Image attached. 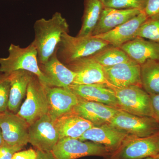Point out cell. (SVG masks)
<instances>
[{"mask_svg":"<svg viewBox=\"0 0 159 159\" xmlns=\"http://www.w3.org/2000/svg\"><path fill=\"white\" fill-rule=\"evenodd\" d=\"M150 97L153 112V118L159 123V94L151 95Z\"/></svg>","mask_w":159,"mask_h":159,"instance_id":"32","label":"cell"},{"mask_svg":"<svg viewBox=\"0 0 159 159\" xmlns=\"http://www.w3.org/2000/svg\"><path fill=\"white\" fill-rule=\"evenodd\" d=\"M9 55L0 58V73L9 74L14 71H29L34 74L44 85L51 87L50 81L40 70L36 48L33 43L26 48L11 44Z\"/></svg>","mask_w":159,"mask_h":159,"instance_id":"2","label":"cell"},{"mask_svg":"<svg viewBox=\"0 0 159 159\" xmlns=\"http://www.w3.org/2000/svg\"><path fill=\"white\" fill-rule=\"evenodd\" d=\"M137 37L159 43V15L148 18L139 28Z\"/></svg>","mask_w":159,"mask_h":159,"instance_id":"26","label":"cell"},{"mask_svg":"<svg viewBox=\"0 0 159 159\" xmlns=\"http://www.w3.org/2000/svg\"><path fill=\"white\" fill-rule=\"evenodd\" d=\"M34 38L39 64L45 63L54 54L63 33L68 32L69 25L60 12H56L48 20L41 18L34 25Z\"/></svg>","mask_w":159,"mask_h":159,"instance_id":"1","label":"cell"},{"mask_svg":"<svg viewBox=\"0 0 159 159\" xmlns=\"http://www.w3.org/2000/svg\"><path fill=\"white\" fill-rule=\"evenodd\" d=\"M110 86L116 95L119 109L139 116L153 117L150 96L142 87L136 85L124 88Z\"/></svg>","mask_w":159,"mask_h":159,"instance_id":"5","label":"cell"},{"mask_svg":"<svg viewBox=\"0 0 159 159\" xmlns=\"http://www.w3.org/2000/svg\"><path fill=\"white\" fill-rule=\"evenodd\" d=\"M110 45L108 43L95 36L74 37L65 32L62 34L56 49L57 57L64 64H68L93 56Z\"/></svg>","mask_w":159,"mask_h":159,"instance_id":"3","label":"cell"},{"mask_svg":"<svg viewBox=\"0 0 159 159\" xmlns=\"http://www.w3.org/2000/svg\"><path fill=\"white\" fill-rule=\"evenodd\" d=\"M47 86L35 75L29 82L25 100L16 113L29 125L48 113Z\"/></svg>","mask_w":159,"mask_h":159,"instance_id":"4","label":"cell"},{"mask_svg":"<svg viewBox=\"0 0 159 159\" xmlns=\"http://www.w3.org/2000/svg\"><path fill=\"white\" fill-rule=\"evenodd\" d=\"M147 0H104L103 7L118 9H139L144 11Z\"/></svg>","mask_w":159,"mask_h":159,"instance_id":"27","label":"cell"},{"mask_svg":"<svg viewBox=\"0 0 159 159\" xmlns=\"http://www.w3.org/2000/svg\"><path fill=\"white\" fill-rule=\"evenodd\" d=\"M129 135L125 131L109 123L89 129L78 139L81 141H91L103 145L111 155L119 148Z\"/></svg>","mask_w":159,"mask_h":159,"instance_id":"11","label":"cell"},{"mask_svg":"<svg viewBox=\"0 0 159 159\" xmlns=\"http://www.w3.org/2000/svg\"><path fill=\"white\" fill-rule=\"evenodd\" d=\"M48 103V115L55 121L60 117L71 112L79 101L77 95L68 88L46 87Z\"/></svg>","mask_w":159,"mask_h":159,"instance_id":"14","label":"cell"},{"mask_svg":"<svg viewBox=\"0 0 159 159\" xmlns=\"http://www.w3.org/2000/svg\"><path fill=\"white\" fill-rule=\"evenodd\" d=\"M59 139L54 121L48 114L29 125V142L38 150L52 151Z\"/></svg>","mask_w":159,"mask_h":159,"instance_id":"9","label":"cell"},{"mask_svg":"<svg viewBox=\"0 0 159 159\" xmlns=\"http://www.w3.org/2000/svg\"><path fill=\"white\" fill-rule=\"evenodd\" d=\"M92 56L103 67L111 66L132 60L120 48L111 45Z\"/></svg>","mask_w":159,"mask_h":159,"instance_id":"25","label":"cell"},{"mask_svg":"<svg viewBox=\"0 0 159 159\" xmlns=\"http://www.w3.org/2000/svg\"><path fill=\"white\" fill-rule=\"evenodd\" d=\"M99 1H100V2H102H102H103V1H104V0H99Z\"/></svg>","mask_w":159,"mask_h":159,"instance_id":"37","label":"cell"},{"mask_svg":"<svg viewBox=\"0 0 159 159\" xmlns=\"http://www.w3.org/2000/svg\"><path fill=\"white\" fill-rule=\"evenodd\" d=\"M37 157L36 159H57L52 152H45L36 149Z\"/></svg>","mask_w":159,"mask_h":159,"instance_id":"33","label":"cell"},{"mask_svg":"<svg viewBox=\"0 0 159 159\" xmlns=\"http://www.w3.org/2000/svg\"><path fill=\"white\" fill-rule=\"evenodd\" d=\"M54 124L59 139H79L86 131L94 126L88 120L72 111L60 117L54 121Z\"/></svg>","mask_w":159,"mask_h":159,"instance_id":"21","label":"cell"},{"mask_svg":"<svg viewBox=\"0 0 159 159\" xmlns=\"http://www.w3.org/2000/svg\"><path fill=\"white\" fill-rule=\"evenodd\" d=\"M29 126L25 119L8 110L0 113V129L7 145L22 147L27 145Z\"/></svg>","mask_w":159,"mask_h":159,"instance_id":"10","label":"cell"},{"mask_svg":"<svg viewBox=\"0 0 159 159\" xmlns=\"http://www.w3.org/2000/svg\"><path fill=\"white\" fill-rule=\"evenodd\" d=\"M153 159H159V155L153 158Z\"/></svg>","mask_w":159,"mask_h":159,"instance_id":"36","label":"cell"},{"mask_svg":"<svg viewBox=\"0 0 159 159\" xmlns=\"http://www.w3.org/2000/svg\"><path fill=\"white\" fill-rule=\"evenodd\" d=\"M147 19L145 12L142 11L135 17L113 30L95 36L105 41L111 45L120 48L124 44L137 38L139 28Z\"/></svg>","mask_w":159,"mask_h":159,"instance_id":"17","label":"cell"},{"mask_svg":"<svg viewBox=\"0 0 159 159\" xmlns=\"http://www.w3.org/2000/svg\"><path fill=\"white\" fill-rule=\"evenodd\" d=\"M121 110L100 102L79 99L72 112L88 120L94 126L109 124Z\"/></svg>","mask_w":159,"mask_h":159,"instance_id":"15","label":"cell"},{"mask_svg":"<svg viewBox=\"0 0 159 159\" xmlns=\"http://www.w3.org/2000/svg\"><path fill=\"white\" fill-rule=\"evenodd\" d=\"M139 9H118L103 7L92 35L104 34L135 17L142 12Z\"/></svg>","mask_w":159,"mask_h":159,"instance_id":"19","label":"cell"},{"mask_svg":"<svg viewBox=\"0 0 159 159\" xmlns=\"http://www.w3.org/2000/svg\"><path fill=\"white\" fill-rule=\"evenodd\" d=\"M65 65L76 73L73 84H102L109 85L103 67L92 56L77 60Z\"/></svg>","mask_w":159,"mask_h":159,"instance_id":"13","label":"cell"},{"mask_svg":"<svg viewBox=\"0 0 159 159\" xmlns=\"http://www.w3.org/2000/svg\"><path fill=\"white\" fill-rule=\"evenodd\" d=\"M10 86L9 74L0 73V113L8 110Z\"/></svg>","mask_w":159,"mask_h":159,"instance_id":"28","label":"cell"},{"mask_svg":"<svg viewBox=\"0 0 159 159\" xmlns=\"http://www.w3.org/2000/svg\"><path fill=\"white\" fill-rule=\"evenodd\" d=\"M110 124L139 138L150 136L159 132V123L153 117L139 116L120 110Z\"/></svg>","mask_w":159,"mask_h":159,"instance_id":"8","label":"cell"},{"mask_svg":"<svg viewBox=\"0 0 159 159\" xmlns=\"http://www.w3.org/2000/svg\"><path fill=\"white\" fill-rule=\"evenodd\" d=\"M143 11L148 18L159 15V0H147Z\"/></svg>","mask_w":159,"mask_h":159,"instance_id":"29","label":"cell"},{"mask_svg":"<svg viewBox=\"0 0 159 159\" xmlns=\"http://www.w3.org/2000/svg\"><path fill=\"white\" fill-rule=\"evenodd\" d=\"M22 148L20 146H11L5 143L0 146V159H12L13 155Z\"/></svg>","mask_w":159,"mask_h":159,"instance_id":"30","label":"cell"},{"mask_svg":"<svg viewBox=\"0 0 159 159\" xmlns=\"http://www.w3.org/2000/svg\"><path fill=\"white\" fill-rule=\"evenodd\" d=\"M39 66L51 87L66 88L74 83L76 73L58 59L56 51L45 63L39 64Z\"/></svg>","mask_w":159,"mask_h":159,"instance_id":"18","label":"cell"},{"mask_svg":"<svg viewBox=\"0 0 159 159\" xmlns=\"http://www.w3.org/2000/svg\"><path fill=\"white\" fill-rule=\"evenodd\" d=\"M103 71L109 85L117 88L130 86H142L140 65L133 60L111 66L104 67Z\"/></svg>","mask_w":159,"mask_h":159,"instance_id":"12","label":"cell"},{"mask_svg":"<svg viewBox=\"0 0 159 159\" xmlns=\"http://www.w3.org/2000/svg\"><path fill=\"white\" fill-rule=\"evenodd\" d=\"M69 88L79 99L100 102L120 110L113 90L107 84H72Z\"/></svg>","mask_w":159,"mask_h":159,"instance_id":"16","label":"cell"},{"mask_svg":"<svg viewBox=\"0 0 159 159\" xmlns=\"http://www.w3.org/2000/svg\"><path fill=\"white\" fill-rule=\"evenodd\" d=\"M159 155V132L150 136H129L109 157L116 159H144Z\"/></svg>","mask_w":159,"mask_h":159,"instance_id":"6","label":"cell"},{"mask_svg":"<svg viewBox=\"0 0 159 159\" xmlns=\"http://www.w3.org/2000/svg\"><path fill=\"white\" fill-rule=\"evenodd\" d=\"M142 88L149 95L159 94V61L148 60L140 65Z\"/></svg>","mask_w":159,"mask_h":159,"instance_id":"24","label":"cell"},{"mask_svg":"<svg viewBox=\"0 0 159 159\" xmlns=\"http://www.w3.org/2000/svg\"><path fill=\"white\" fill-rule=\"evenodd\" d=\"M84 10L82 18V25L77 37L92 35L99 21L103 8L99 0H84Z\"/></svg>","mask_w":159,"mask_h":159,"instance_id":"23","label":"cell"},{"mask_svg":"<svg viewBox=\"0 0 159 159\" xmlns=\"http://www.w3.org/2000/svg\"><path fill=\"white\" fill-rule=\"evenodd\" d=\"M37 157L36 151L34 149L20 151L13 155L12 159H36Z\"/></svg>","mask_w":159,"mask_h":159,"instance_id":"31","label":"cell"},{"mask_svg":"<svg viewBox=\"0 0 159 159\" xmlns=\"http://www.w3.org/2000/svg\"><path fill=\"white\" fill-rule=\"evenodd\" d=\"M5 144V142L4 139H3L2 131H1V129H0V146L4 145Z\"/></svg>","mask_w":159,"mask_h":159,"instance_id":"34","label":"cell"},{"mask_svg":"<svg viewBox=\"0 0 159 159\" xmlns=\"http://www.w3.org/2000/svg\"><path fill=\"white\" fill-rule=\"evenodd\" d=\"M120 48L140 65L150 60L159 61V43L149 40L137 37Z\"/></svg>","mask_w":159,"mask_h":159,"instance_id":"20","label":"cell"},{"mask_svg":"<svg viewBox=\"0 0 159 159\" xmlns=\"http://www.w3.org/2000/svg\"><path fill=\"white\" fill-rule=\"evenodd\" d=\"M51 152L57 159H77L86 156L106 158L111 155L103 145L69 138L59 139Z\"/></svg>","mask_w":159,"mask_h":159,"instance_id":"7","label":"cell"},{"mask_svg":"<svg viewBox=\"0 0 159 159\" xmlns=\"http://www.w3.org/2000/svg\"><path fill=\"white\" fill-rule=\"evenodd\" d=\"M10 81L8 110L16 114L27 93L29 82L34 74L29 71H14L9 74Z\"/></svg>","mask_w":159,"mask_h":159,"instance_id":"22","label":"cell"},{"mask_svg":"<svg viewBox=\"0 0 159 159\" xmlns=\"http://www.w3.org/2000/svg\"><path fill=\"white\" fill-rule=\"evenodd\" d=\"M106 159H114V158H112L110 157H107L106 158ZM144 159H153V158H152V157H148L147 158H145Z\"/></svg>","mask_w":159,"mask_h":159,"instance_id":"35","label":"cell"}]
</instances>
